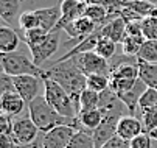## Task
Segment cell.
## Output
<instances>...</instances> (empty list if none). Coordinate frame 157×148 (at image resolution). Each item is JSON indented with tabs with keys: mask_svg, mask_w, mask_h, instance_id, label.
I'll return each mask as SVG.
<instances>
[{
	"mask_svg": "<svg viewBox=\"0 0 157 148\" xmlns=\"http://www.w3.org/2000/svg\"><path fill=\"white\" fill-rule=\"evenodd\" d=\"M47 76L59 83L61 86L69 92L79 109V95L87 88V76L78 67L75 58H70L62 62L52 64L47 70Z\"/></svg>",
	"mask_w": 157,
	"mask_h": 148,
	"instance_id": "obj_1",
	"label": "cell"
},
{
	"mask_svg": "<svg viewBox=\"0 0 157 148\" xmlns=\"http://www.w3.org/2000/svg\"><path fill=\"white\" fill-rule=\"evenodd\" d=\"M27 109H28L30 119L34 122V125L39 128L40 133H47V131L56 128V126H61V125H70L78 130H82L78 119H67V117L58 114L53 109L52 104L47 101L45 95L36 97L27 106Z\"/></svg>",
	"mask_w": 157,
	"mask_h": 148,
	"instance_id": "obj_2",
	"label": "cell"
},
{
	"mask_svg": "<svg viewBox=\"0 0 157 148\" xmlns=\"http://www.w3.org/2000/svg\"><path fill=\"white\" fill-rule=\"evenodd\" d=\"M44 95H45L47 101L53 106V109L67 117V119H78L79 115V109L75 104L72 95L67 92L59 83H56L55 80L45 76L44 78Z\"/></svg>",
	"mask_w": 157,
	"mask_h": 148,
	"instance_id": "obj_3",
	"label": "cell"
},
{
	"mask_svg": "<svg viewBox=\"0 0 157 148\" xmlns=\"http://www.w3.org/2000/svg\"><path fill=\"white\" fill-rule=\"evenodd\" d=\"M0 64H2V70L11 76L34 75V76H40L42 80L47 76V70L40 69L33 61V58H28L19 52L2 53L0 55Z\"/></svg>",
	"mask_w": 157,
	"mask_h": 148,
	"instance_id": "obj_4",
	"label": "cell"
},
{
	"mask_svg": "<svg viewBox=\"0 0 157 148\" xmlns=\"http://www.w3.org/2000/svg\"><path fill=\"white\" fill-rule=\"evenodd\" d=\"M10 136L22 148L25 145L33 143L40 136V131H39L37 126L34 125V122L30 119V115H24V114H22V115L13 119V126H11V134Z\"/></svg>",
	"mask_w": 157,
	"mask_h": 148,
	"instance_id": "obj_5",
	"label": "cell"
},
{
	"mask_svg": "<svg viewBox=\"0 0 157 148\" xmlns=\"http://www.w3.org/2000/svg\"><path fill=\"white\" fill-rule=\"evenodd\" d=\"M78 67L82 70V73L86 76L89 75H107L110 73V64L109 61L101 58L98 53L95 52H87V53H81L73 56Z\"/></svg>",
	"mask_w": 157,
	"mask_h": 148,
	"instance_id": "obj_6",
	"label": "cell"
},
{
	"mask_svg": "<svg viewBox=\"0 0 157 148\" xmlns=\"http://www.w3.org/2000/svg\"><path fill=\"white\" fill-rule=\"evenodd\" d=\"M76 131L78 128H75V126L61 125L47 133H42L44 148H67Z\"/></svg>",
	"mask_w": 157,
	"mask_h": 148,
	"instance_id": "obj_7",
	"label": "cell"
},
{
	"mask_svg": "<svg viewBox=\"0 0 157 148\" xmlns=\"http://www.w3.org/2000/svg\"><path fill=\"white\" fill-rule=\"evenodd\" d=\"M14 78V86H16V92L25 100L27 104H30L36 97L40 95V89L44 80L40 76H34V75H22V76H13Z\"/></svg>",
	"mask_w": 157,
	"mask_h": 148,
	"instance_id": "obj_8",
	"label": "cell"
},
{
	"mask_svg": "<svg viewBox=\"0 0 157 148\" xmlns=\"http://www.w3.org/2000/svg\"><path fill=\"white\" fill-rule=\"evenodd\" d=\"M61 45V31H52L48 33V36L44 39L37 47H34L31 52V58L36 64L40 67L47 59H50L59 49Z\"/></svg>",
	"mask_w": 157,
	"mask_h": 148,
	"instance_id": "obj_9",
	"label": "cell"
},
{
	"mask_svg": "<svg viewBox=\"0 0 157 148\" xmlns=\"http://www.w3.org/2000/svg\"><path fill=\"white\" fill-rule=\"evenodd\" d=\"M87 5L89 3L79 2V0H64V2H61L62 16H61L59 22H58V25H56V28L53 31H62L69 24H72V22H75L76 19L82 17L86 14Z\"/></svg>",
	"mask_w": 157,
	"mask_h": 148,
	"instance_id": "obj_10",
	"label": "cell"
},
{
	"mask_svg": "<svg viewBox=\"0 0 157 148\" xmlns=\"http://www.w3.org/2000/svg\"><path fill=\"white\" fill-rule=\"evenodd\" d=\"M142 133H145L143 130V123L140 120V117H136V115H123L118 122V126H117V134L126 140H132L134 137L140 136Z\"/></svg>",
	"mask_w": 157,
	"mask_h": 148,
	"instance_id": "obj_11",
	"label": "cell"
},
{
	"mask_svg": "<svg viewBox=\"0 0 157 148\" xmlns=\"http://www.w3.org/2000/svg\"><path fill=\"white\" fill-rule=\"evenodd\" d=\"M25 106H28V104L17 92H8V94L0 95V109H2V114H6L14 119V117H19L24 114Z\"/></svg>",
	"mask_w": 157,
	"mask_h": 148,
	"instance_id": "obj_12",
	"label": "cell"
},
{
	"mask_svg": "<svg viewBox=\"0 0 157 148\" xmlns=\"http://www.w3.org/2000/svg\"><path fill=\"white\" fill-rule=\"evenodd\" d=\"M37 17H39V25L40 28H44L47 33H52L59 19L62 16V11H61V3L55 5V6H50V8H39V10H34Z\"/></svg>",
	"mask_w": 157,
	"mask_h": 148,
	"instance_id": "obj_13",
	"label": "cell"
},
{
	"mask_svg": "<svg viewBox=\"0 0 157 148\" xmlns=\"http://www.w3.org/2000/svg\"><path fill=\"white\" fill-rule=\"evenodd\" d=\"M100 33H101V36L112 39L114 42H117V44H121L123 39L126 37V22H124V19L115 17V19L109 20V22H106L104 25L100 27Z\"/></svg>",
	"mask_w": 157,
	"mask_h": 148,
	"instance_id": "obj_14",
	"label": "cell"
},
{
	"mask_svg": "<svg viewBox=\"0 0 157 148\" xmlns=\"http://www.w3.org/2000/svg\"><path fill=\"white\" fill-rule=\"evenodd\" d=\"M20 3H22V0H0V16H2L6 25L19 27V19L22 14Z\"/></svg>",
	"mask_w": 157,
	"mask_h": 148,
	"instance_id": "obj_15",
	"label": "cell"
},
{
	"mask_svg": "<svg viewBox=\"0 0 157 148\" xmlns=\"http://www.w3.org/2000/svg\"><path fill=\"white\" fill-rule=\"evenodd\" d=\"M19 42H20V37L13 27L10 25L0 27V52L2 53L16 52L19 47Z\"/></svg>",
	"mask_w": 157,
	"mask_h": 148,
	"instance_id": "obj_16",
	"label": "cell"
},
{
	"mask_svg": "<svg viewBox=\"0 0 157 148\" xmlns=\"http://www.w3.org/2000/svg\"><path fill=\"white\" fill-rule=\"evenodd\" d=\"M104 119V111L103 109H92V111H84V112H79L78 115V122L79 125L82 126V130H87V131H94L97 130L98 126L101 125Z\"/></svg>",
	"mask_w": 157,
	"mask_h": 148,
	"instance_id": "obj_17",
	"label": "cell"
},
{
	"mask_svg": "<svg viewBox=\"0 0 157 148\" xmlns=\"http://www.w3.org/2000/svg\"><path fill=\"white\" fill-rule=\"evenodd\" d=\"M139 78L148 88L157 89V62H145L139 59Z\"/></svg>",
	"mask_w": 157,
	"mask_h": 148,
	"instance_id": "obj_18",
	"label": "cell"
},
{
	"mask_svg": "<svg viewBox=\"0 0 157 148\" xmlns=\"http://www.w3.org/2000/svg\"><path fill=\"white\" fill-rule=\"evenodd\" d=\"M100 108V92L86 88L79 95V112L92 111Z\"/></svg>",
	"mask_w": 157,
	"mask_h": 148,
	"instance_id": "obj_19",
	"label": "cell"
},
{
	"mask_svg": "<svg viewBox=\"0 0 157 148\" xmlns=\"http://www.w3.org/2000/svg\"><path fill=\"white\" fill-rule=\"evenodd\" d=\"M84 16L89 17V19H92L98 27H101V25H104L106 22H109L107 10H106V6H104L103 3H89Z\"/></svg>",
	"mask_w": 157,
	"mask_h": 148,
	"instance_id": "obj_20",
	"label": "cell"
},
{
	"mask_svg": "<svg viewBox=\"0 0 157 148\" xmlns=\"http://www.w3.org/2000/svg\"><path fill=\"white\" fill-rule=\"evenodd\" d=\"M67 148H97L95 142H94L92 131L78 130L75 133V136L72 137V140H70V143H69Z\"/></svg>",
	"mask_w": 157,
	"mask_h": 148,
	"instance_id": "obj_21",
	"label": "cell"
},
{
	"mask_svg": "<svg viewBox=\"0 0 157 148\" xmlns=\"http://www.w3.org/2000/svg\"><path fill=\"white\" fill-rule=\"evenodd\" d=\"M47 36H48V33L44 30V28H40V27L33 28V30H27V31H22V41L25 42V45L30 50H33L34 47H37Z\"/></svg>",
	"mask_w": 157,
	"mask_h": 148,
	"instance_id": "obj_22",
	"label": "cell"
},
{
	"mask_svg": "<svg viewBox=\"0 0 157 148\" xmlns=\"http://www.w3.org/2000/svg\"><path fill=\"white\" fill-rule=\"evenodd\" d=\"M145 36H132V34H126V37L121 42L123 47V53L129 55V56H137L142 45L145 44Z\"/></svg>",
	"mask_w": 157,
	"mask_h": 148,
	"instance_id": "obj_23",
	"label": "cell"
},
{
	"mask_svg": "<svg viewBox=\"0 0 157 148\" xmlns=\"http://www.w3.org/2000/svg\"><path fill=\"white\" fill-rule=\"evenodd\" d=\"M124 6H128L129 10L136 11L140 17H149L152 16L154 10L157 8L154 3H151L149 0H126L124 2Z\"/></svg>",
	"mask_w": 157,
	"mask_h": 148,
	"instance_id": "obj_24",
	"label": "cell"
},
{
	"mask_svg": "<svg viewBox=\"0 0 157 148\" xmlns=\"http://www.w3.org/2000/svg\"><path fill=\"white\" fill-rule=\"evenodd\" d=\"M115 50H117V42H114L109 37H104V36H100L98 39V44L95 47V53H98L101 58L104 59H112L115 56Z\"/></svg>",
	"mask_w": 157,
	"mask_h": 148,
	"instance_id": "obj_25",
	"label": "cell"
},
{
	"mask_svg": "<svg viewBox=\"0 0 157 148\" xmlns=\"http://www.w3.org/2000/svg\"><path fill=\"white\" fill-rule=\"evenodd\" d=\"M137 58L145 62H157V41L146 39L137 55Z\"/></svg>",
	"mask_w": 157,
	"mask_h": 148,
	"instance_id": "obj_26",
	"label": "cell"
},
{
	"mask_svg": "<svg viewBox=\"0 0 157 148\" xmlns=\"http://www.w3.org/2000/svg\"><path fill=\"white\" fill-rule=\"evenodd\" d=\"M37 27H40V25H39V17H37L34 10L24 11L20 14V19H19V30H20V33L27 31V30L37 28Z\"/></svg>",
	"mask_w": 157,
	"mask_h": 148,
	"instance_id": "obj_27",
	"label": "cell"
},
{
	"mask_svg": "<svg viewBox=\"0 0 157 148\" xmlns=\"http://www.w3.org/2000/svg\"><path fill=\"white\" fill-rule=\"evenodd\" d=\"M155 106H157V89L148 88L139 100V111L143 112V111H148Z\"/></svg>",
	"mask_w": 157,
	"mask_h": 148,
	"instance_id": "obj_28",
	"label": "cell"
},
{
	"mask_svg": "<svg viewBox=\"0 0 157 148\" xmlns=\"http://www.w3.org/2000/svg\"><path fill=\"white\" fill-rule=\"evenodd\" d=\"M87 88L95 92H104L109 89V76L107 75H89L87 76Z\"/></svg>",
	"mask_w": 157,
	"mask_h": 148,
	"instance_id": "obj_29",
	"label": "cell"
},
{
	"mask_svg": "<svg viewBox=\"0 0 157 148\" xmlns=\"http://www.w3.org/2000/svg\"><path fill=\"white\" fill-rule=\"evenodd\" d=\"M140 120L143 123V130L145 133H151L157 128V106L151 108L148 111L140 112Z\"/></svg>",
	"mask_w": 157,
	"mask_h": 148,
	"instance_id": "obj_30",
	"label": "cell"
},
{
	"mask_svg": "<svg viewBox=\"0 0 157 148\" xmlns=\"http://www.w3.org/2000/svg\"><path fill=\"white\" fill-rule=\"evenodd\" d=\"M142 28H143V36L145 39L157 41V17H145L142 20Z\"/></svg>",
	"mask_w": 157,
	"mask_h": 148,
	"instance_id": "obj_31",
	"label": "cell"
},
{
	"mask_svg": "<svg viewBox=\"0 0 157 148\" xmlns=\"http://www.w3.org/2000/svg\"><path fill=\"white\" fill-rule=\"evenodd\" d=\"M8 92H16L14 78L8 75L6 72H2V75H0V95L8 94Z\"/></svg>",
	"mask_w": 157,
	"mask_h": 148,
	"instance_id": "obj_32",
	"label": "cell"
},
{
	"mask_svg": "<svg viewBox=\"0 0 157 148\" xmlns=\"http://www.w3.org/2000/svg\"><path fill=\"white\" fill-rule=\"evenodd\" d=\"M151 140L152 139L148 133H142L131 140V148H151Z\"/></svg>",
	"mask_w": 157,
	"mask_h": 148,
	"instance_id": "obj_33",
	"label": "cell"
},
{
	"mask_svg": "<svg viewBox=\"0 0 157 148\" xmlns=\"http://www.w3.org/2000/svg\"><path fill=\"white\" fill-rule=\"evenodd\" d=\"M103 148H131V142L123 139V137H120L118 134H115L110 140H107L104 143Z\"/></svg>",
	"mask_w": 157,
	"mask_h": 148,
	"instance_id": "obj_34",
	"label": "cell"
},
{
	"mask_svg": "<svg viewBox=\"0 0 157 148\" xmlns=\"http://www.w3.org/2000/svg\"><path fill=\"white\" fill-rule=\"evenodd\" d=\"M142 20H143V19H142ZM142 20H134V22L126 24V34H132V36H143Z\"/></svg>",
	"mask_w": 157,
	"mask_h": 148,
	"instance_id": "obj_35",
	"label": "cell"
},
{
	"mask_svg": "<svg viewBox=\"0 0 157 148\" xmlns=\"http://www.w3.org/2000/svg\"><path fill=\"white\" fill-rule=\"evenodd\" d=\"M0 148H20L10 134H0Z\"/></svg>",
	"mask_w": 157,
	"mask_h": 148,
	"instance_id": "obj_36",
	"label": "cell"
},
{
	"mask_svg": "<svg viewBox=\"0 0 157 148\" xmlns=\"http://www.w3.org/2000/svg\"><path fill=\"white\" fill-rule=\"evenodd\" d=\"M22 148H44V143H42V133H40V136H39L33 143L25 145V146H22Z\"/></svg>",
	"mask_w": 157,
	"mask_h": 148,
	"instance_id": "obj_37",
	"label": "cell"
},
{
	"mask_svg": "<svg viewBox=\"0 0 157 148\" xmlns=\"http://www.w3.org/2000/svg\"><path fill=\"white\" fill-rule=\"evenodd\" d=\"M148 134L151 136V139H152V140H157V128H155L154 131H151V133H148Z\"/></svg>",
	"mask_w": 157,
	"mask_h": 148,
	"instance_id": "obj_38",
	"label": "cell"
},
{
	"mask_svg": "<svg viewBox=\"0 0 157 148\" xmlns=\"http://www.w3.org/2000/svg\"><path fill=\"white\" fill-rule=\"evenodd\" d=\"M79 2H86V3H101L103 0H79Z\"/></svg>",
	"mask_w": 157,
	"mask_h": 148,
	"instance_id": "obj_39",
	"label": "cell"
},
{
	"mask_svg": "<svg viewBox=\"0 0 157 148\" xmlns=\"http://www.w3.org/2000/svg\"><path fill=\"white\" fill-rule=\"evenodd\" d=\"M56 2H58V3H61V2H64V0H56Z\"/></svg>",
	"mask_w": 157,
	"mask_h": 148,
	"instance_id": "obj_40",
	"label": "cell"
},
{
	"mask_svg": "<svg viewBox=\"0 0 157 148\" xmlns=\"http://www.w3.org/2000/svg\"><path fill=\"white\" fill-rule=\"evenodd\" d=\"M120 2H126V0H120Z\"/></svg>",
	"mask_w": 157,
	"mask_h": 148,
	"instance_id": "obj_41",
	"label": "cell"
}]
</instances>
